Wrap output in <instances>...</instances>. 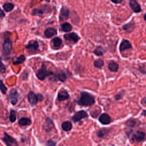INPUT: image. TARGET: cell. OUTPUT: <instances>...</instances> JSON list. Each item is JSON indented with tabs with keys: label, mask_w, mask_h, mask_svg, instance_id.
Instances as JSON below:
<instances>
[{
	"label": "cell",
	"mask_w": 146,
	"mask_h": 146,
	"mask_svg": "<svg viewBox=\"0 0 146 146\" xmlns=\"http://www.w3.org/2000/svg\"><path fill=\"white\" fill-rule=\"evenodd\" d=\"M64 38L68 41L74 43H76L79 39V37L77 34L75 33H71L68 34H66L64 35Z\"/></svg>",
	"instance_id": "9"
},
{
	"label": "cell",
	"mask_w": 146,
	"mask_h": 146,
	"mask_svg": "<svg viewBox=\"0 0 146 146\" xmlns=\"http://www.w3.org/2000/svg\"><path fill=\"white\" fill-rule=\"evenodd\" d=\"M51 43L54 48H59L62 44V40L60 38L55 37L52 39V40H51Z\"/></svg>",
	"instance_id": "19"
},
{
	"label": "cell",
	"mask_w": 146,
	"mask_h": 146,
	"mask_svg": "<svg viewBox=\"0 0 146 146\" xmlns=\"http://www.w3.org/2000/svg\"><path fill=\"white\" fill-rule=\"evenodd\" d=\"M141 104H143V105H146V96H145V97H144V98L142 99V100H141Z\"/></svg>",
	"instance_id": "40"
},
{
	"label": "cell",
	"mask_w": 146,
	"mask_h": 146,
	"mask_svg": "<svg viewBox=\"0 0 146 146\" xmlns=\"http://www.w3.org/2000/svg\"><path fill=\"white\" fill-rule=\"evenodd\" d=\"M31 124V120L26 117H21L18 121V124L19 126H25V125H29Z\"/></svg>",
	"instance_id": "18"
},
{
	"label": "cell",
	"mask_w": 146,
	"mask_h": 146,
	"mask_svg": "<svg viewBox=\"0 0 146 146\" xmlns=\"http://www.w3.org/2000/svg\"><path fill=\"white\" fill-rule=\"evenodd\" d=\"M76 103L82 106H91L95 103L94 96L88 92L82 91L80 92V98L76 100Z\"/></svg>",
	"instance_id": "1"
},
{
	"label": "cell",
	"mask_w": 146,
	"mask_h": 146,
	"mask_svg": "<svg viewBox=\"0 0 146 146\" xmlns=\"http://www.w3.org/2000/svg\"><path fill=\"white\" fill-rule=\"evenodd\" d=\"M26 49L29 53H36L39 51V43L36 40H30L26 45Z\"/></svg>",
	"instance_id": "3"
},
{
	"label": "cell",
	"mask_w": 146,
	"mask_h": 146,
	"mask_svg": "<svg viewBox=\"0 0 146 146\" xmlns=\"http://www.w3.org/2000/svg\"><path fill=\"white\" fill-rule=\"evenodd\" d=\"M112 2L115 3H120L121 2L122 0H111Z\"/></svg>",
	"instance_id": "41"
},
{
	"label": "cell",
	"mask_w": 146,
	"mask_h": 146,
	"mask_svg": "<svg viewBox=\"0 0 146 146\" xmlns=\"http://www.w3.org/2000/svg\"><path fill=\"white\" fill-rule=\"evenodd\" d=\"M9 99L13 105H15L18 100V93L15 88H12L9 92Z\"/></svg>",
	"instance_id": "6"
},
{
	"label": "cell",
	"mask_w": 146,
	"mask_h": 146,
	"mask_svg": "<svg viewBox=\"0 0 146 146\" xmlns=\"http://www.w3.org/2000/svg\"><path fill=\"white\" fill-rule=\"evenodd\" d=\"M3 10L6 11V12H10L11 10H13V9L14 7V5L12 3L10 2H6L4 4H3Z\"/></svg>",
	"instance_id": "24"
},
{
	"label": "cell",
	"mask_w": 146,
	"mask_h": 146,
	"mask_svg": "<svg viewBox=\"0 0 146 146\" xmlns=\"http://www.w3.org/2000/svg\"><path fill=\"white\" fill-rule=\"evenodd\" d=\"M25 59L26 58L23 55H21L19 56H18L17 58V59L15 61L13 62V63L14 65H18V64H22L25 60Z\"/></svg>",
	"instance_id": "26"
},
{
	"label": "cell",
	"mask_w": 146,
	"mask_h": 146,
	"mask_svg": "<svg viewBox=\"0 0 146 146\" xmlns=\"http://www.w3.org/2000/svg\"><path fill=\"white\" fill-rule=\"evenodd\" d=\"M56 34H57V30L55 29L52 28V27H49L46 29L44 32V36L47 38H50L52 37V36L56 35Z\"/></svg>",
	"instance_id": "17"
},
{
	"label": "cell",
	"mask_w": 146,
	"mask_h": 146,
	"mask_svg": "<svg viewBox=\"0 0 146 146\" xmlns=\"http://www.w3.org/2000/svg\"><path fill=\"white\" fill-rule=\"evenodd\" d=\"M87 116H88L87 113L83 110H81V111H79L77 112L76 113H75L73 115L72 119L75 123H76V122L79 121L83 118L87 117Z\"/></svg>",
	"instance_id": "7"
},
{
	"label": "cell",
	"mask_w": 146,
	"mask_h": 146,
	"mask_svg": "<svg viewBox=\"0 0 146 146\" xmlns=\"http://www.w3.org/2000/svg\"><path fill=\"white\" fill-rule=\"evenodd\" d=\"M129 4L132 11L135 13H140L141 11L140 5L136 0H129Z\"/></svg>",
	"instance_id": "14"
},
{
	"label": "cell",
	"mask_w": 146,
	"mask_h": 146,
	"mask_svg": "<svg viewBox=\"0 0 146 146\" xmlns=\"http://www.w3.org/2000/svg\"><path fill=\"white\" fill-rule=\"evenodd\" d=\"M0 90H1V92H2V94H5L6 93V91L7 90V87L3 83L2 80H0Z\"/></svg>",
	"instance_id": "33"
},
{
	"label": "cell",
	"mask_w": 146,
	"mask_h": 146,
	"mask_svg": "<svg viewBox=\"0 0 146 146\" xmlns=\"http://www.w3.org/2000/svg\"><path fill=\"white\" fill-rule=\"evenodd\" d=\"M108 131L107 129H100L99 130L98 133H97V135L99 137H101V138H104L106 136H107L108 135Z\"/></svg>",
	"instance_id": "29"
},
{
	"label": "cell",
	"mask_w": 146,
	"mask_h": 146,
	"mask_svg": "<svg viewBox=\"0 0 146 146\" xmlns=\"http://www.w3.org/2000/svg\"><path fill=\"white\" fill-rule=\"evenodd\" d=\"M3 135H4V136L2 138V140L3 142L6 144V145L9 146L18 145V143L15 139L12 137L11 136L7 134L6 132H3Z\"/></svg>",
	"instance_id": "5"
},
{
	"label": "cell",
	"mask_w": 146,
	"mask_h": 146,
	"mask_svg": "<svg viewBox=\"0 0 146 146\" xmlns=\"http://www.w3.org/2000/svg\"><path fill=\"white\" fill-rule=\"evenodd\" d=\"M56 78L61 82H63L66 80V75L65 74V73L63 71H60L59 72H58L56 75Z\"/></svg>",
	"instance_id": "30"
},
{
	"label": "cell",
	"mask_w": 146,
	"mask_h": 146,
	"mask_svg": "<svg viewBox=\"0 0 146 146\" xmlns=\"http://www.w3.org/2000/svg\"><path fill=\"white\" fill-rule=\"evenodd\" d=\"M46 145L49 146H54L56 145V143L52 140H49L46 142Z\"/></svg>",
	"instance_id": "36"
},
{
	"label": "cell",
	"mask_w": 146,
	"mask_h": 146,
	"mask_svg": "<svg viewBox=\"0 0 146 146\" xmlns=\"http://www.w3.org/2000/svg\"><path fill=\"white\" fill-rule=\"evenodd\" d=\"M37 96H38V98L39 101H42L43 99V96L42 95H41L40 94H37Z\"/></svg>",
	"instance_id": "39"
},
{
	"label": "cell",
	"mask_w": 146,
	"mask_h": 146,
	"mask_svg": "<svg viewBox=\"0 0 146 146\" xmlns=\"http://www.w3.org/2000/svg\"><path fill=\"white\" fill-rule=\"evenodd\" d=\"M100 112V108L95 109V110H93L91 112V115L93 117H96L99 115Z\"/></svg>",
	"instance_id": "34"
},
{
	"label": "cell",
	"mask_w": 146,
	"mask_h": 146,
	"mask_svg": "<svg viewBox=\"0 0 146 146\" xmlns=\"http://www.w3.org/2000/svg\"><path fill=\"white\" fill-rule=\"evenodd\" d=\"M132 48V45L131 43L128 40H123V41L121 42L120 46H119V50L120 52H124L125 50L130 49Z\"/></svg>",
	"instance_id": "16"
},
{
	"label": "cell",
	"mask_w": 146,
	"mask_h": 146,
	"mask_svg": "<svg viewBox=\"0 0 146 146\" xmlns=\"http://www.w3.org/2000/svg\"><path fill=\"white\" fill-rule=\"evenodd\" d=\"M43 14V11L40 9H38V8H35L32 10L31 12V15L33 16H41Z\"/></svg>",
	"instance_id": "28"
},
{
	"label": "cell",
	"mask_w": 146,
	"mask_h": 146,
	"mask_svg": "<svg viewBox=\"0 0 146 146\" xmlns=\"http://www.w3.org/2000/svg\"><path fill=\"white\" fill-rule=\"evenodd\" d=\"M54 72L50 71H48L46 69V66H45L44 64H42L41 68L38 70L37 72L36 73V76L37 78L40 80H44L47 76L53 75Z\"/></svg>",
	"instance_id": "2"
},
{
	"label": "cell",
	"mask_w": 146,
	"mask_h": 146,
	"mask_svg": "<svg viewBox=\"0 0 146 146\" xmlns=\"http://www.w3.org/2000/svg\"><path fill=\"white\" fill-rule=\"evenodd\" d=\"M54 128V124L52 120L49 117H47L43 124V128L46 132H50Z\"/></svg>",
	"instance_id": "11"
},
{
	"label": "cell",
	"mask_w": 146,
	"mask_h": 146,
	"mask_svg": "<svg viewBox=\"0 0 146 146\" xmlns=\"http://www.w3.org/2000/svg\"><path fill=\"white\" fill-rule=\"evenodd\" d=\"M72 123L69 121H64L62 124V128L64 131H69L72 129Z\"/></svg>",
	"instance_id": "23"
},
{
	"label": "cell",
	"mask_w": 146,
	"mask_h": 146,
	"mask_svg": "<svg viewBox=\"0 0 146 146\" xmlns=\"http://www.w3.org/2000/svg\"><path fill=\"white\" fill-rule=\"evenodd\" d=\"M5 71H6V67L2 61L1 58L0 57V72L1 73H5Z\"/></svg>",
	"instance_id": "35"
},
{
	"label": "cell",
	"mask_w": 146,
	"mask_h": 146,
	"mask_svg": "<svg viewBox=\"0 0 146 146\" xmlns=\"http://www.w3.org/2000/svg\"><path fill=\"white\" fill-rule=\"evenodd\" d=\"M145 133L143 131H136L132 135V140L134 142H141L145 139Z\"/></svg>",
	"instance_id": "8"
},
{
	"label": "cell",
	"mask_w": 146,
	"mask_h": 146,
	"mask_svg": "<svg viewBox=\"0 0 146 146\" xmlns=\"http://www.w3.org/2000/svg\"><path fill=\"white\" fill-rule=\"evenodd\" d=\"M61 30L64 32H69L72 30V26L68 22L63 23L61 25Z\"/></svg>",
	"instance_id": "25"
},
{
	"label": "cell",
	"mask_w": 146,
	"mask_h": 146,
	"mask_svg": "<svg viewBox=\"0 0 146 146\" xmlns=\"http://www.w3.org/2000/svg\"><path fill=\"white\" fill-rule=\"evenodd\" d=\"M125 124L128 126V127H133L136 124V121L133 119H129V120H128L126 123H125Z\"/></svg>",
	"instance_id": "32"
},
{
	"label": "cell",
	"mask_w": 146,
	"mask_h": 146,
	"mask_svg": "<svg viewBox=\"0 0 146 146\" xmlns=\"http://www.w3.org/2000/svg\"><path fill=\"white\" fill-rule=\"evenodd\" d=\"M9 119L10 122L11 123H14L15 121L17 119V112L15 110H10Z\"/></svg>",
	"instance_id": "27"
},
{
	"label": "cell",
	"mask_w": 146,
	"mask_h": 146,
	"mask_svg": "<svg viewBox=\"0 0 146 146\" xmlns=\"http://www.w3.org/2000/svg\"><path fill=\"white\" fill-rule=\"evenodd\" d=\"M106 50L103 47H102L101 46H99L96 47V48L95 49L94 52L97 56H101V55H103L106 52Z\"/></svg>",
	"instance_id": "22"
},
{
	"label": "cell",
	"mask_w": 146,
	"mask_h": 146,
	"mask_svg": "<svg viewBox=\"0 0 146 146\" xmlns=\"http://www.w3.org/2000/svg\"><path fill=\"white\" fill-rule=\"evenodd\" d=\"M69 14H70V11L65 6L62 7L60 11L59 20L63 21L65 19H67L69 18Z\"/></svg>",
	"instance_id": "12"
},
{
	"label": "cell",
	"mask_w": 146,
	"mask_h": 146,
	"mask_svg": "<svg viewBox=\"0 0 146 146\" xmlns=\"http://www.w3.org/2000/svg\"><path fill=\"white\" fill-rule=\"evenodd\" d=\"M121 98V95L120 94H117L115 96V99L117 100L120 99Z\"/></svg>",
	"instance_id": "38"
},
{
	"label": "cell",
	"mask_w": 146,
	"mask_h": 146,
	"mask_svg": "<svg viewBox=\"0 0 146 146\" xmlns=\"http://www.w3.org/2000/svg\"><path fill=\"white\" fill-rule=\"evenodd\" d=\"M144 19L145 21H146V13L144 15Z\"/></svg>",
	"instance_id": "42"
},
{
	"label": "cell",
	"mask_w": 146,
	"mask_h": 146,
	"mask_svg": "<svg viewBox=\"0 0 146 146\" xmlns=\"http://www.w3.org/2000/svg\"><path fill=\"white\" fill-rule=\"evenodd\" d=\"M69 98H70L69 94L68 93V92L66 90H65L64 89L60 90L59 91V92L58 94V96H57V99L59 102L68 99Z\"/></svg>",
	"instance_id": "13"
},
{
	"label": "cell",
	"mask_w": 146,
	"mask_h": 146,
	"mask_svg": "<svg viewBox=\"0 0 146 146\" xmlns=\"http://www.w3.org/2000/svg\"><path fill=\"white\" fill-rule=\"evenodd\" d=\"M99 121L104 125H107L111 122V117L106 113H103L99 117Z\"/></svg>",
	"instance_id": "15"
},
{
	"label": "cell",
	"mask_w": 146,
	"mask_h": 146,
	"mask_svg": "<svg viewBox=\"0 0 146 146\" xmlns=\"http://www.w3.org/2000/svg\"><path fill=\"white\" fill-rule=\"evenodd\" d=\"M108 69L112 72H116L119 68V65L114 61H111L108 65Z\"/></svg>",
	"instance_id": "21"
},
{
	"label": "cell",
	"mask_w": 146,
	"mask_h": 146,
	"mask_svg": "<svg viewBox=\"0 0 146 146\" xmlns=\"http://www.w3.org/2000/svg\"><path fill=\"white\" fill-rule=\"evenodd\" d=\"M5 14L3 12V11L0 8V18H2L3 17H5Z\"/></svg>",
	"instance_id": "37"
},
{
	"label": "cell",
	"mask_w": 146,
	"mask_h": 146,
	"mask_svg": "<svg viewBox=\"0 0 146 146\" xmlns=\"http://www.w3.org/2000/svg\"><path fill=\"white\" fill-rule=\"evenodd\" d=\"M94 65L95 67L101 68L104 65V62L102 59H98L94 62Z\"/></svg>",
	"instance_id": "31"
},
{
	"label": "cell",
	"mask_w": 146,
	"mask_h": 146,
	"mask_svg": "<svg viewBox=\"0 0 146 146\" xmlns=\"http://www.w3.org/2000/svg\"><path fill=\"white\" fill-rule=\"evenodd\" d=\"M135 27V25L133 22H129L127 24H125L123 25V29L127 33H131L132 32Z\"/></svg>",
	"instance_id": "20"
},
{
	"label": "cell",
	"mask_w": 146,
	"mask_h": 146,
	"mask_svg": "<svg viewBox=\"0 0 146 146\" xmlns=\"http://www.w3.org/2000/svg\"><path fill=\"white\" fill-rule=\"evenodd\" d=\"M27 98H28L29 103L31 106L36 105L38 103V102L39 101L37 95L33 91L29 92V93L28 94V95H27Z\"/></svg>",
	"instance_id": "10"
},
{
	"label": "cell",
	"mask_w": 146,
	"mask_h": 146,
	"mask_svg": "<svg viewBox=\"0 0 146 146\" xmlns=\"http://www.w3.org/2000/svg\"><path fill=\"white\" fill-rule=\"evenodd\" d=\"M13 48V43L10 38H5L2 44V48L4 54L8 55L10 54Z\"/></svg>",
	"instance_id": "4"
}]
</instances>
